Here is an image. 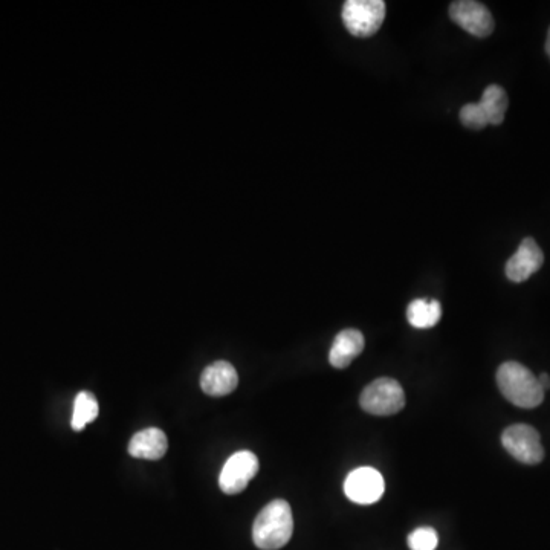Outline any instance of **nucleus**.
Returning <instances> with one entry per match:
<instances>
[{
    "instance_id": "nucleus-1",
    "label": "nucleus",
    "mask_w": 550,
    "mask_h": 550,
    "mask_svg": "<svg viewBox=\"0 0 550 550\" xmlns=\"http://www.w3.org/2000/svg\"><path fill=\"white\" fill-rule=\"evenodd\" d=\"M294 532L292 509L286 500H274L254 520L253 541L259 549L279 550L291 540Z\"/></svg>"
},
{
    "instance_id": "nucleus-2",
    "label": "nucleus",
    "mask_w": 550,
    "mask_h": 550,
    "mask_svg": "<svg viewBox=\"0 0 550 550\" xmlns=\"http://www.w3.org/2000/svg\"><path fill=\"white\" fill-rule=\"evenodd\" d=\"M500 392L515 407L535 408L543 404L544 390L537 376L517 361H508L497 370Z\"/></svg>"
},
{
    "instance_id": "nucleus-3",
    "label": "nucleus",
    "mask_w": 550,
    "mask_h": 550,
    "mask_svg": "<svg viewBox=\"0 0 550 550\" xmlns=\"http://www.w3.org/2000/svg\"><path fill=\"white\" fill-rule=\"evenodd\" d=\"M360 404L361 408L370 415H396L405 407L404 389L395 379H376L361 393Z\"/></svg>"
},
{
    "instance_id": "nucleus-4",
    "label": "nucleus",
    "mask_w": 550,
    "mask_h": 550,
    "mask_svg": "<svg viewBox=\"0 0 550 550\" xmlns=\"http://www.w3.org/2000/svg\"><path fill=\"white\" fill-rule=\"evenodd\" d=\"M344 26L352 36L370 37L379 31L385 19L382 0H347L343 5Z\"/></svg>"
},
{
    "instance_id": "nucleus-5",
    "label": "nucleus",
    "mask_w": 550,
    "mask_h": 550,
    "mask_svg": "<svg viewBox=\"0 0 550 550\" xmlns=\"http://www.w3.org/2000/svg\"><path fill=\"white\" fill-rule=\"evenodd\" d=\"M505 450L518 462L537 465L544 459L540 434L531 425L515 424L506 428L502 434Z\"/></svg>"
},
{
    "instance_id": "nucleus-6",
    "label": "nucleus",
    "mask_w": 550,
    "mask_h": 550,
    "mask_svg": "<svg viewBox=\"0 0 550 550\" xmlns=\"http://www.w3.org/2000/svg\"><path fill=\"white\" fill-rule=\"evenodd\" d=\"M259 473V459L251 451H239L233 454L222 468L219 486L227 495H236L245 491L246 486Z\"/></svg>"
},
{
    "instance_id": "nucleus-7",
    "label": "nucleus",
    "mask_w": 550,
    "mask_h": 550,
    "mask_svg": "<svg viewBox=\"0 0 550 550\" xmlns=\"http://www.w3.org/2000/svg\"><path fill=\"white\" fill-rule=\"evenodd\" d=\"M384 491V477L370 466L353 470L344 482L347 499L358 505H373L381 500Z\"/></svg>"
},
{
    "instance_id": "nucleus-8",
    "label": "nucleus",
    "mask_w": 550,
    "mask_h": 550,
    "mask_svg": "<svg viewBox=\"0 0 550 550\" xmlns=\"http://www.w3.org/2000/svg\"><path fill=\"white\" fill-rule=\"evenodd\" d=\"M450 16L453 22L468 31L471 36L483 39V37L491 36L494 31V19H492L491 11L480 2H474V0L453 2L450 7Z\"/></svg>"
},
{
    "instance_id": "nucleus-9",
    "label": "nucleus",
    "mask_w": 550,
    "mask_h": 550,
    "mask_svg": "<svg viewBox=\"0 0 550 550\" xmlns=\"http://www.w3.org/2000/svg\"><path fill=\"white\" fill-rule=\"evenodd\" d=\"M544 263V254L532 237H526L518 246L517 253L506 263V277L511 282L521 283L540 271Z\"/></svg>"
},
{
    "instance_id": "nucleus-10",
    "label": "nucleus",
    "mask_w": 550,
    "mask_h": 550,
    "mask_svg": "<svg viewBox=\"0 0 550 550\" xmlns=\"http://www.w3.org/2000/svg\"><path fill=\"white\" fill-rule=\"evenodd\" d=\"M239 385V375L234 366L227 361H216L208 366L201 375L202 392L213 398L231 395Z\"/></svg>"
},
{
    "instance_id": "nucleus-11",
    "label": "nucleus",
    "mask_w": 550,
    "mask_h": 550,
    "mask_svg": "<svg viewBox=\"0 0 550 550\" xmlns=\"http://www.w3.org/2000/svg\"><path fill=\"white\" fill-rule=\"evenodd\" d=\"M364 335L360 330L346 329L335 337L330 347L329 363L335 369H346L364 350Z\"/></svg>"
},
{
    "instance_id": "nucleus-12",
    "label": "nucleus",
    "mask_w": 550,
    "mask_h": 550,
    "mask_svg": "<svg viewBox=\"0 0 550 550\" xmlns=\"http://www.w3.org/2000/svg\"><path fill=\"white\" fill-rule=\"evenodd\" d=\"M169 440L159 428H146L136 433L129 442V454L135 459L159 460L165 456Z\"/></svg>"
},
{
    "instance_id": "nucleus-13",
    "label": "nucleus",
    "mask_w": 550,
    "mask_h": 550,
    "mask_svg": "<svg viewBox=\"0 0 550 550\" xmlns=\"http://www.w3.org/2000/svg\"><path fill=\"white\" fill-rule=\"evenodd\" d=\"M485 115L486 121L491 126H499L505 120L506 110H508V95L505 89L499 85H491L483 92L482 100L477 103Z\"/></svg>"
},
{
    "instance_id": "nucleus-14",
    "label": "nucleus",
    "mask_w": 550,
    "mask_h": 550,
    "mask_svg": "<svg viewBox=\"0 0 550 550\" xmlns=\"http://www.w3.org/2000/svg\"><path fill=\"white\" fill-rule=\"evenodd\" d=\"M442 318V306L437 300L411 301L407 308V320L416 329H430L436 326Z\"/></svg>"
},
{
    "instance_id": "nucleus-15",
    "label": "nucleus",
    "mask_w": 550,
    "mask_h": 550,
    "mask_svg": "<svg viewBox=\"0 0 550 550\" xmlns=\"http://www.w3.org/2000/svg\"><path fill=\"white\" fill-rule=\"evenodd\" d=\"M100 415L97 398L91 392H80L75 398L71 427L74 431L85 430Z\"/></svg>"
},
{
    "instance_id": "nucleus-16",
    "label": "nucleus",
    "mask_w": 550,
    "mask_h": 550,
    "mask_svg": "<svg viewBox=\"0 0 550 550\" xmlns=\"http://www.w3.org/2000/svg\"><path fill=\"white\" fill-rule=\"evenodd\" d=\"M439 544V537L433 528H418L408 535L410 550H434Z\"/></svg>"
},
{
    "instance_id": "nucleus-17",
    "label": "nucleus",
    "mask_w": 550,
    "mask_h": 550,
    "mask_svg": "<svg viewBox=\"0 0 550 550\" xmlns=\"http://www.w3.org/2000/svg\"><path fill=\"white\" fill-rule=\"evenodd\" d=\"M460 121H462L463 126L474 130H482L489 126L479 104L474 103L465 104L460 109Z\"/></svg>"
},
{
    "instance_id": "nucleus-18",
    "label": "nucleus",
    "mask_w": 550,
    "mask_h": 550,
    "mask_svg": "<svg viewBox=\"0 0 550 550\" xmlns=\"http://www.w3.org/2000/svg\"><path fill=\"white\" fill-rule=\"evenodd\" d=\"M538 382H540L541 389H543L544 392L550 389V376L547 375V373H541L540 378H538Z\"/></svg>"
},
{
    "instance_id": "nucleus-19",
    "label": "nucleus",
    "mask_w": 550,
    "mask_h": 550,
    "mask_svg": "<svg viewBox=\"0 0 550 550\" xmlns=\"http://www.w3.org/2000/svg\"><path fill=\"white\" fill-rule=\"evenodd\" d=\"M546 52H547V55H549L550 57V28H549V33H547Z\"/></svg>"
}]
</instances>
